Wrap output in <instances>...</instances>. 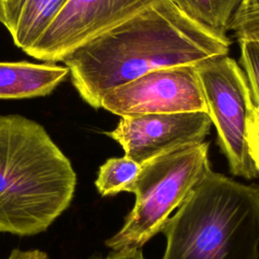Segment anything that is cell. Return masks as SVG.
Here are the masks:
<instances>
[{
    "label": "cell",
    "mask_w": 259,
    "mask_h": 259,
    "mask_svg": "<svg viewBox=\"0 0 259 259\" xmlns=\"http://www.w3.org/2000/svg\"><path fill=\"white\" fill-rule=\"evenodd\" d=\"M231 40L186 16L171 0L144 11L90 39L62 62L81 98L101 108L112 89L151 71L228 55Z\"/></svg>",
    "instance_id": "1"
},
{
    "label": "cell",
    "mask_w": 259,
    "mask_h": 259,
    "mask_svg": "<svg viewBox=\"0 0 259 259\" xmlns=\"http://www.w3.org/2000/svg\"><path fill=\"white\" fill-rule=\"evenodd\" d=\"M77 175L38 122L0 115V233L45 232L70 206Z\"/></svg>",
    "instance_id": "2"
},
{
    "label": "cell",
    "mask_w": 259,
    "mask_h": 259,
    "mask_svg": "<svg viewBox=\"0 0 259 259\" xmlns=\"http://www.w3.org/2000/svg\"><path fill=\"white\" fill-rule=\"evenodd\" d=\"M161 233L162 259H258L259 186L210 170Z\"/></svg>",
    "instance_id": "3"
},
{
    "label": "cell",
    "mask_w": 259,
    "mask_h": 259,
    "mask_svg": "<svg viewBox=\"0 0 259 259\" xmlns=\"http://www.w3.org/2000/svg\"><path fill=\"white\" fill-rule=\"evenodd\" d=\"M208 142L187 145L141 164L126 192L136 201L117 233L105 241L113 252L142 249L164 229L196 184L211 170Z\"/></svg>",
    "instance_id": "4"
},
{
    "label": "cell",
    "mask_w": 259,
    "mask_h": 259,
    "mask_svg": "<svg viewBox=\"0 0 259 259\" xmlns=\"http://www.w3.org/2000/svg\"><path fill=\"white\" fill-rule=\"evenodd\" d=\"M207 114L218 134V145L235 176H259L250 157L247 125L253 111L251 91L245 73L228 55L195 65Z\"/></svg>",
    "instance_id": "5"
},
{
    "label": "cell",
    "mask_w": 259,
    "mask_h": 259,
    "mask_svg": "<svg viewBox=\"0 0 259 259\" xmlns=\"http://www.w3.org/2000/svg\"><path fill=\"white\" fill-rule=\"evenodd\" d=\"M101 108L122 116L207 112L195 65L151 71L109 91Z\"/></svg>",
    "instance_id": "6"
},
{
    "label": "cell",
    "mask_w": 259,
    "mask_h": 259,
    "mask_svg": "<svg viewBox=\"0 0 259 259\" xmlns=\"http://www.w3.org/2000/svg\"><path fill=\"white\" fill-rule=\"evenodd\" d=\"M158 1L160 0H69L25 54L47 63L63 61L75 49Z\"/></svg>",
    "instance_id": "7"
},
{
    "label": "cell",
    "mask_w": 259,
    "mask_h": 259,
    "mask_svg": "<svg viewBox=\"0 0 259 259\" xmlns=\"http://www.w3.org/2000/svg\"><path fill=\"white\" fill-rule=\"evenodd\" d=\"M211 120L207 112L157 113L122 116L106 135L124 155L139 164L177 148L204 142Z\"/></svg>",
    "instance_id": "8"
},
{
    "label": "cell",
    "mask_w": 259,
    "mask_h": 259,
    "mask_svg": "<svg viewBox=\"0 0 259 259\" xmlns=\"http://www.w3.org/2000/svg\"><path fill=\"white\" fill-rule=\"evenodd\" d=\"M69 0H2V23L24 53L45 33Z\"/></svg>",
    "instance_id": "9"
},
{
    "label": "cell",
    "mask_w": 259,
    "mask_h": 259,
    "mask_svg": "<svg viewBox=\"0 0 259 259\" xmlns=\"http://www.w3.org/2000/svg\"><path fill=\"white\" fill-rule=\"evenodd\" d=\"M69 73L67 67L54 63L0 62V99L49 95Z\"/></svg>",
    "instance_id": "10"
},
{
    "label": "cell",
    "mask_w": 259,
    "mask_h": 259,
    "mask_svg": "<svg viewBox=\"0 0 259 259\" xmlns=\"http://www.w3.org/2000/svg\"><path fill=\"white\" fill-rule=\"evenodd\" d=\"M186 16L209 30L226 35L242 0H171Z\"/></svg>",
    "instance_id": "11"
},
{
    "label": "cell",
    "mask_w": 259,
    "mask_h": 259,
    "mask_svg": "<svg viewBox=\"0 0 259 259\" xmlns=\"http://www.w3.org/2000/svg\"><path fill=\"white\" fill-rule=\"evenodd\" d=\"M141 164L125 155L106 160L98 170L95 187L101 196H111L126 191L138 176Z\"/></svg>",
    "instance_id": "12"
},
{
    "label": "cell",
    "mask_w": 259,
    "mask_h": 259,
    "mask_svg": "<svg viewBox=\"0 0 259 259\" xmlns=\"http://www.w3.org/2000/svg\"><path fill=\"white\" fill-rule=\"evenodd\" d=\"M230 29L238 39H259V0H242L232 18Z\"/></svg>",
    "instance_id": "13"
},
{
    "label": "cell",
    "mask_w": 259,
    "mask_h": 259,
    "mask_svg": "<svg viewBox=\"0 0 259 259\" xmlns=\"http://www.w3.org/2000/svg\"><path fill=\"white\" fill-rule=\"evenodd\" d=\"M240 44V62L251 91L254 107H259V39L242 38Z\"/></svg>",
    "instance_id": "14"
},
{
    "label": "cell",
    "mask_w": 259,
    "mask_h": 259,
    "mask_svg": "<svg viewBox=\"0 0 259 259\" xmlns=\"http://www.w3.org/2000/svg\"><path fill=\"white\" fill-rule=\"evenodd\" d=\"M247 144L250 157L259 174V107H254L247 125Z\"/></svg>",
    "instance_id": "15"
},
{
    "label": "cell",
    "mask_w": 259,
    "mask_h": 259,
    "mask_svg": "<svg viewBox=\"0 0 259 259\" xmlns=\"http://www.w3.org/2000/svg\"><path fill=\"white\" fill-rule=\"evenodd\" d=\"M6 259H50L49 255L38 249H13Z\"/></svg>",
    "instance_id": "16"
},
{
    "label": "cell",
    "mask_w": 259,
    "mask_h": 259,
    "mask_svg": "<svg viewBox=\"0 0 259 259\" xmlns=\"http://www.w3.org/2000/svg\"><path fill=\"white\" fill-rule=\"evenodd\" d=\"M97 259H145V257L142 249H127L117 252L112 251L106 257Z\"/></svg>",
    "instance_id": "17"
},
{
    "label": "cell",
    "mask_w": 259,
    "mask_h": 259,
    "mask_svg": "<svg viewBox=\"0 0 259 259\" xmlns=\"http://www.w3.org/2000/svg\"><path fill=\"white\" fill-rule=\"evenodd\" d=\"M3 19V11H2V0H0V22H2Z\"/></svg>",
    "instance_id": "18"
}]
</instances>
